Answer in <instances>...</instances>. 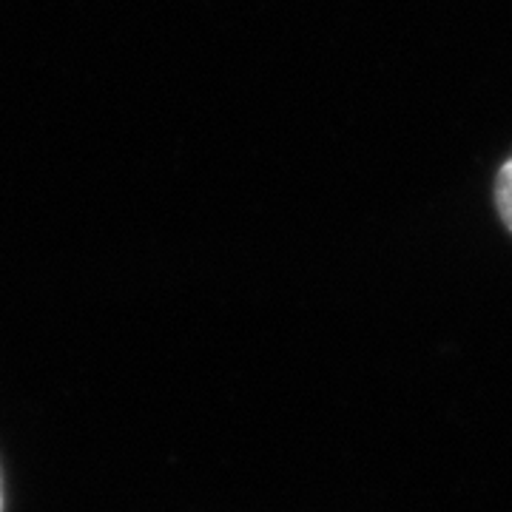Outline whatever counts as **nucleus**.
<instances>
[{"label": "nucleus", "instance_id": "f03ea898", "mask_svg": "<svg viewBox=\"0 0 512 512\" xmlns=\"http://www.w3.org/2000/svg\"><path fill=\"white\" fill-rule=\"evenodd\" d=\"M6 510V481H3V467H0V512Z\"/></svg>", "mask_w": 512, "mask_h": 512}, {"label": "nucleus", "instance_id": "f257e3e1", "mask_svg": "<svg viewBox=\"0 0 512 512\" xmlns=\"http://www.w3.org/2000/svg\"><path fill=\"white\" fill-rule=\"evenodd\" d=\"M495 208H498L504 228L512 234V157L501 165V171L495 177Z\"/></svg>", "mask_w": 512, "mask_h": 512}]
</instances>
